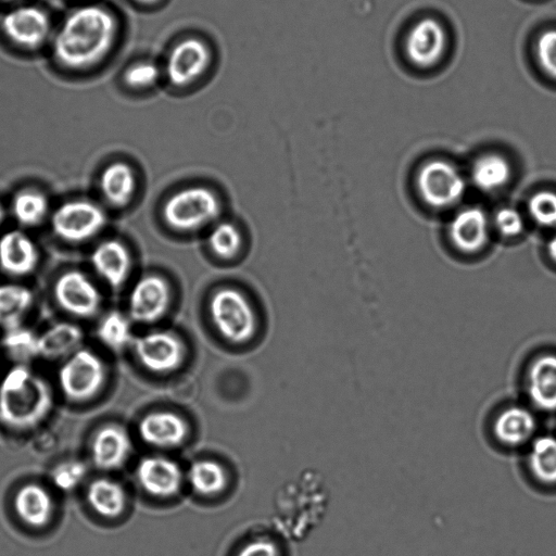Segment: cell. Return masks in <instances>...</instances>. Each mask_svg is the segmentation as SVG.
I'll return each instance as SVG.
<instances>
[{
	"label": "cell",
	"mask_w": 556,
	"mask_h": 556,
	"mask_svg": "<svg viewBox=\"0 0 556 556\" xmlns=\"http://www.w3.org/2000/svg\"><path fill=\"white\" fill-rule=\"evenodd\" d=\"M446 47V34L442 24L433 17H425L413 25L405 40V52L416 66L426 68L442 58Z\"/></svg>",
	"instance_id": "7c38bea8"
},
{
	"label": "cell",
	"mask_w": 556,
	"mask_h": 556,
	"mask_svg": "<svg viewBox=\"0 0 556 556\" xmlns=\"http://www.w3.org/2000/svg\"><path fill=\"white\" fill-rule=\"evenodd\" d=\"M187 425L175 413L161 410L146 415L139 424L141 439L156 447H175L187 435Z\"/></svg>",
	"instance_id": "ffe728a7"
},
{
	"label": "cell",
	"mask_w": 556,
	"mask_h": 556,
	"mask_svg": "<svg viewBox=\"0 0 556 556\" xmlns=\"http://www.w3.org/2000/svg\"><path fill=\"white\" fill-rule=\"evenodd\" d=\"M510 175L508 162L497 154H485L479 157L472 167L471 176L477 187L485 191L504 186Z\"/></svg>",
	"instance_id": "83f0119b"
},
{
	"label": "cell",
	"mask_w": 556,
	"mask_h": 556,
	"mask_svg": "<svg viewBox=\"0 0 556 556\" xmlns=\"http://www.w3.org/2000/svg\"><path fill=\"white\" fill-rule=\"evenodd\" d=\"M527 466L538 482L556 484V438L541 435L533 439L527 454Z\"/></svg>",
	"instance_id": "4316f807"
},
{
	"label": "cell",
	"mask_w": 556,
	"mask_h": 556,
	"mask_svg": "<svg viewBox=\"0 0 556 556\" xmlns=\"http://www.w3.org/2000/svg\"><path fill=\"white\" fill-rule=\"evenodd\" d=\"M212 53L208 46L199 38L189 37L170 50L166 63L169 81L186 87L197 81L208 68Z\"/></svg>",
	"instance_id": "8fae6325"
},
{
	"label": "cell",
	"mask_w": 556,
	"mask_h": 556,
	"mask_svg": "<svg viewBox=\"0 0 556 556\" xmlns=\"http://www.w3.org/2000/svg\"><path fill=\"white\" fill-rule=\"evenodd\" d=\"M54 299L62 309L76 317H91L100 308L97 286L80 270L62 274L54 283Z\"/></svg>",
	"instance_id": "30bf717a"
},
{
	"label": "cell",
	"mask_w": 556,
	"mask_h": 556,
	"mask_svg": "<svg viewBox=\"0 0 556 556\" xmlns=\"http://www.w3.org/2000/svg\"><path fill=\"white\" fill-rule=\"evenodd\" d=\"M65 397L73 402H85L96 396L106 379L102 359L88 349H78L63 363L58 375Z\"/></svg>",
	"instance_id": "5b68a950"
},
{
	"label": "cell",
	"mask_w": 556,
	"mask_h": 556,
	"mask_svg": "<svg viewBox=\"0 0 556 556\" xmlns=\"http://www.w3.org/2000/svg\"><path fill=\"white\" fill-rule=\"evenodd\" d=\"M39 252L33 239L21 230L0 237V268L14 277L26 276L38 265Z\"/></svg>",
	"instance_id": "e0dca14e"
},
{
	"label": "cell",
	"mask_w": 556,
	"mask_h": 556,
	"mask_svg": "<svg viewBox=\"0 0 556 556\" xmlns=\"http://www.w3.org/2000/svg\"><path fill=\"white\" fill-rule=\"evenodd\" d=\"M211 320L218 333L231 343H244L256 331V314L244 293L233 287H222L208 301Z\"/></svg>",
	"instance_id": "277c9868"
},
{
	"label": "cell",
	"mask_w": 556,
	"mask_h": 556,
	"mask_svg": "<svg viewBox=\"0 0 556 556\" xmlns=\"http://www.w3.org/2000/svg\"><path fill=\"white\" fill-rule=\"evenodd\" d=\"M417 188L427 204L433 207H447L463 197L465 181L452 164L434 160L426 163L419 170Z\"/></svg>",
	"instance_id": "52a82bcc"
},
{
	"label": "cell",
	"mask_w": 556,
	"mask_h": 556,
	"mask_svg": "<svg viewBox=\"0 0 556 556\" xmlns=\"http://www.w3.org/2000/svg\"><path fill=\"white\" fill-rule=\"evenodd\" d=\"M33 303L29 288L16 283L0 285V327L5 330L20 327Z\"/></svg>",
	"instance_id": "484cf974"
},
{
	"label": "cell",
	"mask_w": 556,
	"mask_h": 556,
	"mask_svg": "<svg viewBox=\"0 0 556 556\" xmlns=\"http://www.w3.org/2000/svg\"><path fill=\"white\" fill-rule=\"evenodd\" d=\"M116 35V21L110 11L99 5L80 7L62 22L54 37V55L70 68H85L110 52Z\"/></svg>",
	"instance_id": "6da1fadb"
},
{
	"label": "cell",
	"mask_w": 556,
	"mask_h": 556,
	"mask_svg": "<svg viewBox=\"0 0 556 556\" xmlns=\"http://www.w3.org/2000/svg\"><path fill=\"white\" fill-rule=\"evenodd\" d=\"M90 261L96 273L115 289L127 281L132 267L129 250L115 239L99 243L92 251Z\"/></svg>",
	"instance_id": "ac0fdd59"
},
{
	"label": "cell",
	"mask_w": 556,
	"mask_h": 556,
	"mask_svg": "<svg viewBox=\"0 0 556 556\" xmlns=\"http://www.w3.org/2000/svg\"><path fill=\"white\" fill-rule=\"evenodd\" d=\"M237 556H279V551L271 541L260 539L242 546Z\"/></svg>",
	"instance_id": "f35d334b"
},
{
	"label": "cell",
	"mask_w": 556,
	"mask_h": 556,
	"mask_svg": "<svg viewBox=\"0 0 556 556\" xmlns=\"http://www.w3.org/2000/svg\"><path fill=\"white\" fill-rule=\"evenodd\" d=\"M535 53L542 70L556 79V29H546L540 34L535 43Z\"/></svg>",
	"instance_id": "d590c367"
},
{
	"label": "cell",
	"mask_w": 556,
	"mask_h": 556,
	"mask_svg": "<svg viewBox=\"0 0 556 556\" xmlns=\"http://www.w3.org/2000/svg\"><path fill=\"white\" fill-rule=\"evenodd\" d=\"M131 441L126 430L117 425L102 427L91 442V459L102 470L119 468L128 458Z\"/></svg>",
	"instance_id": "d6986e66"
},
{
	"label": "cell",
	"mask_w": 556,
	"mask_h": 556,
	"mask_svg": "<svg viewBox=\"0 0 556 556\" xmlns=\"http://www.w3.org/2000/svg\"><path fill=\"white\" fill-rule=\"evenodd\" d=\"M99 187L103 198L115 207H124L132 200L137 189L134 169L124 162H114L101 173Z\"/></svg>",
	"instance_id": "603a6c76"
},
{
	"label": "cell",
	"mask_w": 556,
	"mask_h": 556,
	"mask_svg": "<svg viewBox=\"0 0 556 556\" xmlns=\"http://www.w3.org/2000/svg\"><path fill=\"white\" fill-rule=\"evenodd\" d=\"M242 242L240 230L230 222L215 224L207 238L211 251L223 260L237 256L242 248Z\"/></svg>",
	"instance_id": "1f68e13d"
},
{
	"label": "cell",
	"mask_w": 556,
	"mask_h": 556,
	"mask_svg": "<svg viewBox=\"0 0 556 556\" xmlns=\"http://www.w3.org/2000/svg\"><path fill=\"white\" fill-rule=\"evenodd\" d=\"M495 225L505 236H516L523 228V220L519 212L511 207L501 208L495 215Z\"/></svg>",
	"instance_id": "74e56055"
},
{
	"label": "cell",
	"mask_w": 556,
	"mask_h": 556,
	"mask_svg": "<svg viewBox=\"0 0 556 556\" xmlns=\"http://www.w3.org/2000/svg\"><path fill=\"white\" fill-rule=\"evenodd\" d=\"M83 330L72 323H58L38 336V354L47 359L70 356L83 341Z\"/></svg>",
	"instance_id": "cb8c5ba5"
},
{
	"label": "cell",
	"mask_w": 556,
	"mask_h": 556,
	"mask_svg": "<svg viewBox=\"0 0 556 556\" xmlns=\"http://www.w3.org/2000/svg\"><path fill=\"white\" fill-rule=\"evenodd\" d=\"M49 383L24 364L11 368L0 382V422L14 430L37 427L51 412Z\"/></svg>",
	"instance_id": "7a4b0ae2"
},
{
	"label": "cell",
	"mask_w": 556,
	"mask_h": 556,
	"mask_svg": "<svg viewBox=\"0 0 556 556\" xmlns=\"http://www.w3.org/2000/svg\"><path fill=\"white\" fill-rule=\"evenodd\" d=\"M525 390L534 407L556 412V354H541L527 367Z\"/></svg>",
	"instance_id": "5bb4252c"
},
{
	"label": "cell",
	"mask_w": 556,
	"mask_h": 556,
	"mask_svg": "<svg viewBox=\"0 0 556 556\" xmlns=\"http://www.w3.org/2000/svg\"><path fill=\"white\" fill-rule=\"evenodd\" d=\"M536 430L533 413L523 405H508L496 414L492 433L497 442L509 448L531 443Z\"/></svg>",
	"instance_id": "9a60e30c"
},
{
	"label": "cell",
	"mask_w": 556,
	"mask_h": 556,
	"mask_svg": "<svg viewBox=\"0 0 556 556\" xmlns=\"http://www.w3.org/2000/svg\"><path fill=\"white\" fill-rule=\"evenodd\" d=\"M138 2L144 3V4H153L159 2L160 0H136Z\"/></svg>",
	"instance_id": "b9f144b4"
},
{
	"label": "cell",
	"mask_w": 556,
	"mask_h": 556,
	"mask_svg": "<svg viewBox=\"0 0 556 556\" xmlns=\"http://www.w3.org/2000/svg\"><path fill=\"white\" fill-rule=\"evenodd\" d=\"M4 217H5V211H4L3 206L0 203V225L3 223Z\"/></svg>",
	"instance_id": "60d3db41"
},
{
	"label": "cell",
	"mask_w": 556,
	"mask_h": 556,
	"mask_svg": "<svg viewBox=\"0 0 556 556\" xmlns=\"http://www.w3.org/2000/svg\"><path fill=\"white\" fill-rule=\"evenodd\" d=\"M2 345L11 357L20 362L30 361L38 354V336L22 326L5 330Z\"/></svg>",
	"instance_id": "d6a6232c"
},
{
	"label": "cell",
	"mask_w": 556,
	"mask_h": 556,
	"mask_svg": "<svg viewBox=\"0 0 556 556\" xmlns=\"http://www.w3.org/2000/svg\"><path fill=\"white\" fill-rule=\"evenodd\" d=\"M87 502L100 516L118 517L126 506V494L123 486L108 478L94 479L87 490Z\"/></svg>",
	"instance_id": "d4e9b609"
},
{
	"label": "cell",
	"mask_w": 556,
	"mask_h": 556,
	"mask_svg": "<svg viewBox=\"0 0 556 556\" xmlns=\"http://www.w3.org/2000/svg\"><path fill=\"white\" fill-rule=\"evenodd\" d=\"M106 224L104 211L94 202L73 200L58 206L51 217V227L60 239L78 243L91 239Z\"/></svg>",
	"instance_id": "8992f818"
},
{
	"label": "cell",
	"mask_w": 556,
	"mask_h": 556,
	"mask_svg": "<svg viewBox=\"0 0 556 556\" xmlns=\"http://www.w3.org/2000/svg\"><path fill=\"white\" fill-rule=\"evenodd\" d=\"M132 343L139 362L150 371L168 372L184 361V343L172 331H149L136 338Z\"/></svg>",
	"instance_id": "9c48e42d"
},
{
	"label": "cell",
	"mask_w": 556,
	"mask_h": 556,
	"mask_svg": "<svg viewBox=\"0 0 556 556\" xmlns=\"http://www.w3.org/2000/svg\"><path fill=\"white\" fill-rule=\"evenodd\" d=\"M7 37L14 43L35 48L45 41L50 30L47 13L34 5H22L9 11L1 21Z\"/></svg>",
	"instance_id": "4fadbf2b"
},
{
	"label": "cell",
	"mask_w": 556,
	"mask_h": 556,
	"mask_svg": "<svg viewBox=\"0 0 556 556\" xmlns=\"http://www.w3.org/2000/svg\"><path fill=\"white\" fill-rule=\"evenodd\" d=\"M222 212L217 194L204 186H190L170 194L163 204L165 224L176 231L190 232L215 222Z\"/></svg>",
	"instance_id": "3957f363"
},
{
	"label": "cell",
	"mask_w": 556,
	"mask_h": 556,
	"mask_svg": "<svg viewBox=\"0 0 556 556\" xmlns=\"http://www.w3.org/2000/svg\"><path fill=\"white\" fill-rule=\"evenodd\" d=\"M547 251L553 261L556 262V235L552 237L547 244Z\"/></svg>",
	"instance_id": "ab89813d"
},
{
	"label": "cell",
	"mask_w": 556,
	"mask_h": 556,
	"mask_svg": "<svg viewBox=\"0 0 556 556\" xmlns=\"http://www.w3.org/2000/svg\"><path fill=\"white\" fill-rule=\"evenodd\" d=\"M13 504L20 519L30 527L41 528L52 518V497L47 489L39 484L27 483L20 488Z\"/></svg>",
	"instance_id": "7402d4cb"
},
{
	"label": "cell",
	"mask_w": 556,
	"mask_h": 556,
	"mask_svg": "<svg viewBox=\"0 0 556 556\" xmlns=\"http://www.w3.org/2000/svg\"><path fill=\"white\" fill-rule=\"evenodd\" d=\"M97 334L112 351H122L134 342L130 317L121 312L108 313L99 323Z\"/></svg>",
	"instance_id": "f546056e"
},
{
	"label": "cell",
	"mask_w": 556,
	"mask_h": 556,
	"mask_svg": "<svg viewBox=\"0 0 556 556\" xmlns=\"http://www.w3.org/2000/svg\"><path fill=\"white\" fill-rule=\"evenodd\" d=\"M172 302L168 281L156 274H149L134 285L128 300L129 317L140 324H152L165 316Z\"/></svg>",
	"instance_id": "ba28073f"
},
{
	"label": "cell",
	"mask_w": 556,
	"mask_h": 556,
	"mask_svg": "<svg viewBox=\"0 0 556 556\" xmlns=\"http://www.w3.org/2000/svg\"><path fill=\"white\" fill-rule=\"evenodd\" d=\"M136 475L142 489L156 497L176 494L182 481V472L178 464L162 456L142 458Z\"/></svg>",
	"instance_id": "2e32d148"
},
{
	"label": "cell",
	"mask_w": 556,
	"mask_h": 556,
	"mask_svg": "<svg viewBox=\"0 0 556 556\" xmlns=\"http://www.w3.org/2000/svg\"><path fill=\"white\" fill-rule=\"evenodd\" d=\"M87 467L83 462L68 460L56 466L51 472L55 486L63 491L75 489L85 478Z\"/></svg>",
	"instance_id": "e575fe53"
},
{
	"label": "cell",
	"mask_w": 556,
	"mask_h": 556,
	"mask_svg": "<svg viewBox=\"0 0 556 556\" xmlns=\"http://www.w3.org/2000/svg\"><path fill=\"white\" fill-rule=\"evenodd\" d=\"M188 478L195 492L214 495L220 492L227 482L223 467L213 460H198L189 469Z\"/></svg>",
	"instance_id": "4dcf8cb0"
},
{
	"label": "cell",
	"mask_w": 556,
	"mask_h": 556,
	"mask_svg": "<svg viewBox=\"0 0 556 556\" xmlns=\"http://www.w3.org/2000/svg\"><path fill=\"white\" fill-rule=\"evenodd\" d=\"M531 217L541 226L556 228V192L543 190L531 197L529 204Z\"/></svg>",
	"instance_id": "836d02e7"
},
{
	"label": "cell",
	"mask_w": 556,
	"mask_h": 556,
	"mask_svg": "<svg viewBox=\"0 0 556 556\" xmlns=\"http://www.w3.org/2000/svg\"><path fill=\"white\" fill-rule=\"evenodd\" d=\"M160 76V70L152 61H140L130 65L125 74V83L135 89H146L152 87Z\"/></svg>",
	"instance_id": "8d00e7d4"
},
{
	"label": "cell",
	"mask_w": 556,
	"mask_h": 556,
	"mask_svg": "<svg viewBox=\"0 0 556 556\" xmlns=\"http://www.w3.org/2000/svg\"><path fill=\"white\" fill-rule=\"evenodd\" d=\"M450 235L454 244L464 252L480 250L488 240V219L478 207L462 210L453 218Z\"/></svg>",
	"instance_id": "44dd1931"
},
{
	"label": "cell",
	"mask_w": 556,
	"mask_h": 556,
	"mask_svg": "<svg viewBox=\"0 0 556 556\" xmlns=\"http://www.w3.org/2000/svg\"><path fill=\"white\" fill-rule=\"evenodd\" d=\"M49 211V202L42 192L23 190L12 201V214L15 220L25 227L39 225Z\"/></svg>",
	"instance_id": "f1b7e54d"
}]
</instances>
